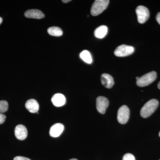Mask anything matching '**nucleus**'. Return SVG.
<instances>
[{"label": "nucleus", "instance_id": "dca6fc26", "mask_svg": "<svg viewBox=\"0 0 160 160\" xmlns=\"http://www.w3.org/2000/svg\"><path fill=\"white\" fill-rule=\"evenodd\" d=\"M80 57L85 62L88 64H91L92 62V60L91 55L89 52L87 50H85L82 51L80 53Z\"/></svg>", "mask_w": 160, "mask_h": 160}, {"label": "nucleus", "instance_id": "bb28decb", "mask_svg": "<svg viewBox=\"0 0 160 160\" xmlns=\"http://www.w3.org/2000/svg\"><path fill=\"white\" fill-rule=\"evenodd\" d=\"M159 136L160 137V131L159 133Z\"/></svg>", "mask_w": 160, "mask_h": 160}, {"label": "nucleus", "instance_id": "6ab92c4d", "mask_svg": "<svg viewBox=\"0 0 160 160\" xmlns=\"http://www.w3.org/2000/svg\"><path fill=\"white\" fill-rule=\"evenodd\" d=\"M6 119V116L3 113H0V124H3Z\"/></svg>", "mask_w": 160, "mask_h": 160}, {"label": "nucleus", "instance_id": "423d86ee", "mask_svg": "<svg viewBox=\"0 0 160 160\" xmlns=\"http://www.w3.org/2000/svg\"><path fill=\"white\" fill-rule=\"evenodd\" d=\"M130 111L128 106L123 105L119 109L118 112L117 119L121 124H126L129 119Z\"/></svg>", "mask_w": 160, "mask_h": 160}, {"label": "nucleus", "instance_id": "aec40b11", "mask_svg": "<svg viewBox=\"0 0 160 160\" xmlns=\"http://www.w3.org/2000/svg\"><path fill=\"white\" fill-rule=\"evenodd\" d=\"M13 160H31L28 158L24 157L18 156L14 158Z\"/></svg>", "mask_w": 160, "mask_h": 160}, {"label": "nucleus", "instance_id": "5701e85b", "mask_svg": "<svg viewBox=\"0 0 160 160\" xmlns=\"http://www.w3.org/2000/svg\"><path fill=\"white\" fill-rule=\"evenodd\" d=\"M2 22H3L2 18L0 17V25H1V24H2Z\"/></svg>", "mask_w": 160, "mask_h": 160}, {"label": "nucleus", "instance_id": "a211bd4d", "mask_svg": "<svg viewBox=\"0 0 160 160\" xmlns=\"http://www.w3.org/2000/svg\"><path fill=\"white\" fill-rule=\"evenodd\" d=\"M122 160H136L134 156L131 153H126L123 156Z\"/></svg>", "mask_w": 160, "mask_h": 160}, {"label": "nucleus", "instance_id": "a878e982", "mask_svg": "<svg viewBox=\"0 0 160 160\" xmlns=\"http://www.w3.org/2000/svg\"><path fill=\"white\" fill-rule=\"evenodd\" d=\"M139 77H137L136 78V80H137L139 78Z\"/></svg>", "mask_w": 160, "mask_h": 160}, {"label": "nucleus", "instance_id": "20e7f679", "mask_svg": "<svg viewBox=\"0 0 160 160\" xmlns=\"http://www.w3.org/2000/svg\"><path fill=\"white\" fill-rule=\"evenodd\" d=\"M136 12L137 15L138 22L140 24H144L149 19L150 13L149 9L145 6H138L136 9Z\"/></svg>", "mask_w": 160, "mask_h": 160}, {"label": "nucleus", "instance_id": "1a4fd4ad", "mask_svg": "<svg viewBox=\"0 0 160 160\" xmlns=\"http://www.w3.org/2000/svg\"><path fill=\"white\" fill-rule=\"evenodd\" d=\"M64 126L61 123H56L51 126L49 130L50 136L53 138L58 137L64 131Z\"/></svg>", "mask_w": 160, "mask_h": 160}, {"label": "nucleus", "instance_id": "cd10ccee", "mask_svg": "<svg viewBox=\"0 0 160 160\" xmlns=\"http://www.w3.org/2000/svg\"></svg>", "mask_w": 160, "mask_h": 160}, {"label": "nucleus", "instance_id": "2eb2a0df", "mask_svg": "<svg viewBox=\"0 0 160 160\" xmlns=\"http://www.w3.org/2000/svg\"><path fill=\"white\" fill-rule=\"evenodd\" d=\"M47 32L49 35L52 36L60 37L63 34L62 29L56 26L50 27L47 30Z\"/></svg>", "mask_w": 160, "mask_h": 160}, {"label": "nucleus", "instance_id": "7ed1b4c3", "mask_svg": "<svg viewBox=\"0 0 160 160\" xmlns=\"http://www.w3.org/2000/svg\"><path fill=\"white\" fill-rule=\"evenodd\" d=\"M157 74L155 71H152L139 78L136 84L139 87H145L149 86L156 79Z\"/></svg>", "mask_w": 160, "mask_h": 160}, {"label": "nucleus", "instance_id": "393cba45", "mask_svg": "<svg viewBox=\"0 0 160 160\" xmlns=\"http://www.w3.org/2000/svg\"><path fill=\"white\" fill-rule=\"evenodd\" d=\"M69 160H78L76 159L73 158V159H70Z\"/></svg>", "mask_w": 160, "mask_h": 160}, {"label": "nucleus", "instance_id": "9b49d317", "mask_svg": "<svg viewBox=\"0 0 160 160\" xmlns=\"http://www.w3.org/2000/svg\"><path fill=\"white\" fill-rule=\"evenodd\" d=\"M51 101L54 106L61 107L66 104V98L64 95L61 93H56L52 97Z\"/></svg>", "mask_w": 160, "mask_h": 160}, {"label": "nucleus", "instance_id": "f03ea898", "mask_svg": "<svg viewBox=\"0 0 160 160\" xmlns=\"http://www.w3.org/2000/svg\"><path fill=\"white\" fill-rule=\"evenodd\" d=\"M109 0H96L95 1L91 8V14L93 16L98 15L108 7Z\"/></svg>", "mask_w": 160, "mask_h": 160}, {"label": "nucleus", "instance_id": "6e6552de", "mask_svg": "<svg viewBox=\"0 0 160 160\" xmlns=\"http://www.w3.org/2000/svg\"><path fill=\"white\" fill-rule=\"evenodd\" d=\"M15 135L18 139L24 140L27 138L28 131L25 126L22 125H18L14 130Z\"/></svg>", "mask_w": 160, "mask_h": 160}, {"label": "nucleus", "instance_id": "4be33fe9", "mask_svg": "<svg viewBox=\"0 0 160 160\" xmlns=\"http://www.w3.org/2000/svg\"><path fill=\"white\" fill-rule=\"evenodd\" d=\"M71 0H64V1L63 0V1H62V2L63 3H67L71 2Z\"/></svg>", "mask_w": 160, "mask_h": 160}, {"label": "nucleus", "instance_id": "f3484780", "mask_svg": "<svg viewBox=\"0 0 160 160\" xmlns=\"http://www.w3.org/2000/svg\"><path fill=\"white\" fill-rule=\"evenodd\" d=\"M9 105L6 101H0V113H3L8 110Z\"/></svg>", "mask_w": 160, "mask_h": 160}, {"label": "nucleus", "instance_id": "0eeeda50", "mask_svg": "<svg viewBox=\"0 0 160 160\" xmlns=\"http://www.w3.org/2000/svg\"><path fill=\"white\" fill-rule=\"evenodd\" d=\"M109 105V100L104 97H98L96 99V107L98 111L101 114H104Z\"/></svg>", "mask_w": 160, "mask_h": 160}, {"label": "nucleus", "instance_id": "f257e3e1", "mask_svg": "<svg viewBox=\"0 0 160 160\" xmlns=\"http://www.w3.org/2000/svg\"><path fill=\"white\" fill-rule=\"evenodd\" d=\"M159 105L158 100L152 99L147 102L143 106L140 112L141 116L147 118L150 116L157 109Z\"/></svg>", "mask_w": 160, "mask_h": 160}, {"label": "nucleus", "instance_id": "412c9836", "mask_svg": "<svg viewBox=\"0 0 160 160\" xmlns=\"http://www.w3.org/2000/svg\"><path fill=\"white\" fill-rule=\"evenodd\" d=\"M156 20L159 24L160 25V12H158L156 16Z\"/></svg>", "mask_w": 160, "mask_h": 160}, {"label": "nucleus", "instance_id": "b1692460", "mask_svg": "<svg viewBox=\"0 0 160 160\" xmlns=\"http://www.w3.org/2000/svg\"><path fill=\"white\" fill-rule=\"evenodd\" d=\"M158 87L159 89H160V81L158 83Z\"/></svg>", "mask_w": 160, "mask_h": 160}, {"label": "nucleus", "instance_id": "39448f33", "mask_svg": "<svg viewBox=\"0 0 160 160\" xmlns=\"http://www.w3.org/2000/svg\"><path fill=\"white\" fill-rule=\"evenodd\" d=\"M134 51V47L122 45L118 46L114 52L115 55L118 57H124L132 54Z\"/></svg>", "mask_w": 160, "mask_h": 160}, {"label": "nucleus", "instance_id": "ddd939ff", "mask_svg": "<svg viewBox=\"0 0 160 160\" xmlns=\"http://www.w3.org/2000/svg\"><path fill=\"white\" fill-rule=\"evenodd\" d=\"M26 109L31 113L38 112L39 109V105L36 100L32 99L26 102L25 105Z\"/></svg>", "mask_w": 160, "mask_h": 160}, {"label": "nucleus", "instance_id": "4468645a", "mask_svg": "<svg viewBox=\"0 0 160 160\" xmlns=\"http://www.w3.org/2000/svg\"><path fill=\"white\" fill-rule=\"evenodd\" d=\"M108 32V28L106 26L98 27L94 31V35L98 38L102 39L105 37Z\"/></svg>", "mask_w": 160, "mask_h": 160}, {"label": "nucleus", "instance_id": "f8f14e48", "mask_svg": "<svg viewBox=\"0 0 160 160\" xmlns=\"http://www.w3.org/2000/svg\"><path fill=\"white\" fill-rule=\"evenodd\" d=\"M101 82L103 86L108 89L111 88L114 84L113 78L110 75L107 73H103L102 75Z\"/></svg>", "mask_w": 160, "mask_h": 160}, {"label": "nucleus", "instance_id": "9d476101", "mask_svg": "<svg viewBox=\"0 0 160 160\" xmlns=\"http://www.w3.org/2000/svg\"><path fill=\"white\" fill-rule=\"evenodd\" d=\"M25 16L29 18L41 19L45 17V14L42 11L38 9H30L27 10L24 13Z\"/></svg>", "mask_w": 160, "mask_h": 160}]
</instances>
